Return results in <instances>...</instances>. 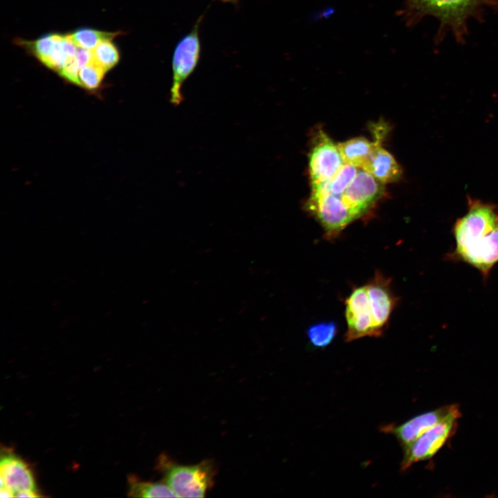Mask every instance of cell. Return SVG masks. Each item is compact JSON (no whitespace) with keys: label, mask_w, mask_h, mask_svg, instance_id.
Listing matches in <instances>:
<instances>
[{"label":"cell","mask_w":498,"mask_h":498,"mask_svg":"<svg viewBox=\"0 0 498 498\" xmlns=\"http://www.w3.org/2000/svg\"><path fill=\"white\" fill-rule=\"evenodd\" d=\"M449 257L468 264L486 279L498 263V206L469 200L468 212L454 223Z\"/></svg>","instance_id":"6da1fadb"},{"label":"cell","mask_w":498,"mask_h":498,"mask_svg":"<svg viewBox=\"0 0 498 498\" xmlns=\"http://www.w3.org/2000/svg\"><path fill=\"white\" fill-rule=\"evenodd\" d=\"M487 9H498V0H405L400 15L409 26L425 17L439 22L438 35L450 33L464 42L470 19H481Z\"/></svg>","instance_id":"7a4b0ae2"},{"label":"cell","mask_w":498,"mask_h":498,"mask_svg":"<svg viewBox=\"0 0 498 498\" xmlns=\"http://www.w3.org/2000/svg\"><path fill=\"white\" fill-rule=\"evenodd\" d=\"M158 465L165 483L178 497H203L214 483L216 470L210 460L196 465H183L163 454Z\"/></svg>","instance_id":"3957f363"},{"label":"cell","mask_w":498,"mask_h":498,"mask_svg":"<svg viewBox=\"0 0 498 498\" xmlns=\"http://www.w3.org/2000/svg\"><path fill=\"white\" fill-rule=\"evenodd\" d=\"M461 416L459 405L454 404L444 418L404 448L400 471L404 472L414 463L433 458L456 432Z\"/></svg>","instance_id":"277c9868"},{"label":"cell","mask_w":498,"mask_h":498,"mask_svg":"<svg viewBox=\"0 0 498 498\" xmlns=\"http://www.w3.org/2000/svg\"><path fill=\"white\" fill-rule=\"evenodd\" d=\"M306 207L320 223L327 238L336 237L356 220L341 196L330 193L324 183L311 187V194Z\"/></svg>","instance_id":"5b68a950"},{"label":"cell","mask_w":498,"mask_h":498,"mask_svg":"<svg viewBox=\"0 0 498 498\" xmlns=\"http://www.w3.org/2000/svg\"><path fill=\"white\" fill-rule=\"evenodd\" d=\"M201 19H199L192 30L179 41L173 53L170 102L175 106L183 101V84L193 73L199 61L201 43L199 30Z\"/></svg>","instance_id":"8992f818"},{"label":"cell","mask_w":498,"mask_h":498,"mask_svg":"<svg viewBox=\"0 0 498 498\" xmlns=\"http://www.w3.org/2000/svg\"><path fill=\"white\" fill-rule=\"evenodd\" d=\"M308 157L311 187L329 181L344 164L338 144L322 131H319L314 138Z\"/></svg>","instance_id":"52a82bcc"},{"label":"cell","mask_w":498,"mask_h":498,"mask_svg":"<svg viewBox=\"0 0 498 498\" xmlns=\"http://www.w3.org/2000/svg\"><path fill=\"white\" fill-rule=\"evenodd\" d=\"M345 317L347 342L364 337H376L367 285L354 288L347 298Z\"/></svg>","instance_id":"ba28073f"},{"label":"cell","mask_w":498,"mask_h":498,"mask_svg":"<svg viewBox=\"0 0 498 498\" xmlns=\"http://www.w3.org/2000/svg\"><path fill=\"white\" fill-rule=\"evenodd\" d=\"M383 192V183L367 171L359 168L341 197L357 219L372 208Z\"/></svg>","instance_id":"9c48e42d"},{"label":"cell","mask_w":498,"mask_h":498,"mask_svg":"<svg viewBox=\"0 0 498 498\" xmlns=\"http://www.w3.org/2000/svg\"><path fill=\"white\" fill-rule=\"evenodd\" d=\"M367 285L376 337L382 335L397 303L390 280L380 272Z\"/></svg>","instance_id":"30bf717a"},{"label":"cell","mask_w":498,"mask_h":498,"mask_svg":"<svg viewBox=\"0 0 498 498\" xmlns=\"http://www.w3.org/2000/svg\"><path fill=\"white\" fill-rule=\"evenodd\" d=\"M453 406L454 404L441 406L414 416L401 424L383 425L380 430L393 435L404 448L444 418Z\"/></svg>","instance_id":"8fae6325"},{"label":"cell","mask_w":498,"mask_h":498,"mask_svg":"<svg viewBox=\"0 0 498 498\" xmlns=\"http://www.w3.org/2000/svg\"><path fill=\"white\" fill-rule=\"evenodd\" d=\"M0 476L1 488H8L14 495L24 491L37 490L29 465L13 454L9 453L1 456Z\"/></svg>","instance_id":"7c38bea8"},{"label":"cell","mask_w":498,"mask_h":498,"mask_svg":"<svg viewBox=\"0 0 498 498\" xmlns=\"http://www.w3.org/2000/svg\"><path fill=\"white\" fill-rule=\"evenodd\" d=\"M385 129L382 126L380 130L375 127L374 141H370L364 137H358L338 143V147L344 163L363 169L370 160L376 148L382 144V140L386 133Z\"/></svg>","instance_id":"4fadbf2b"},{"label":"cell","mask_w":498,"mask_h":498,"mask_svg":"<svg viewBox=\"0 0 498 498\" xmlns=\"http://www.w3.org/2000/svg\"><path fill=\"white\" fill-rule=\"evenodd\" d=\"M382 183L397 181L402 176V169L394 157L379 145L363 168Z\"/></svg>","instance_id":"5bb4252c"},{"label":"cell","mask_w":498,"mask_h":498,"mask_svg":"<svg viewBox=\"0 0 498 498\" xmlns=\"http://www.w3.org/2000/svg\"><path fill=\"white\" fill-rule=\"evenodd\" d=\"M129 495L136 497H176L177 495L165 483L140 481L134 477L129 479Z\"/></svg>","instance_id":"9a60e30c"},{"label":"cell","mask_w":498,"mask_h":498,"mask_svg":"<svg viewBox=\"0 0 498 498\" xmlns=\"http://www.w3.org/2000/svg\"><path fill=\"white\" fill-rule=\"evenodd\" d=\"M119 34L120 33H108L91 28H80L67 35L76 46L91 50L100 42L112 40Z\"/></svg>","instance_id":"2e32d148"},{"label":"cell","mask_w":498,"mask_h":498,"mask_svg":"<svg viewBox=\"0 0 498 498\" xmlns=\"http://www.w3.org/2000/svg\"><path fill=\"white\" fill-rule=\"evenodd\" d=\"M91 53L92 60L107 71L116 66L120 59L119 52L111 39L100 42Z\"/></svg>","instance_id":"e0dca14e"},{"label":"cell","mask_w":498,"mask_h":498,"mask_svg":"<svg viewBox=\"0 0 498 498\" xmlns=\"http://www.w3.org/2000/svg\"><path fill=\"white\" fill-rule=\"evenodd\" d=\"M337 331L335 322H320L309 327L307 335L310 343L315 347L324 348L332 342Z\"/></svg>","instance_id":"ac0fdd59"},{"label":"cell","mask_w":498,"mask_h":498,"mask_svg":"<svg viewBox=\"0 0 498 498\" xmlns=\"http://www.w3.org/2000/svg\"><path fill=\"white\" fill-rule=\"evenodd\" d=\"M358 171V168L344 163L327 182L324 183L326 190L331 194L341 196L351 183Z\"/></svg>","instance_id":"d6986e66"},{"label":"cell","mask_w":498,"mask_h":498,"mask_svg":"<svg viewBox=\"0 0 498 498\" xmlns=\"http://www.w3.org/2000/svg\"><path fill=\"white\" fill-rule=\"evenodd\" d=\"M57 35V33L48 34L35 41L21 39L19 44L45 64L54 48Z\"/></svg>","instance_id":"ffe728a7"},{"label":"cell","mask_w":498,"mask_h":498,"mask_svg":"<svg viewBox=\"0 0 498 498\" xmlns=\"http://www.w3.org/2000/svg\"><path fill=\"white\" fill-rule=\"evenodd\" d=\"M106 72V70L92 60L80 68L78 85L89 90L96 89L101 84Z\"/></svg>","instance_id":"44dd1931"},{"label":"cell","mask_w":498,"mask_h":498,"mask_svg":"<svg viewBox=\"0 0 498 498\" xmlns=\"http://www.w3.org/2000/svg\"><path fill=\"white\" fill-rule=\"evenodd\" d=\"M81 66L75 56L70 60L59 72L60 75L68 81L78 84V74Z\"/></svg>","instance_id":"7402d4cb"},{"label":"cell","mask_w":498,"mask_h":498,"mask_svg":"<svg viewBox=\"0 0 498 498\" xmlns=\"http://www.w3.org/2000/svg\"><path fill=\"white\" fill-rule=\"evenodd\" d=\"M15 497H39L41 495L37 492V490H28L17 492L15 495Z\"/></svg>","instance_id":"603a6c76"},{"label":"cell","mask_w":498,"mask_h":498,"mask_svg":"<svg viewBox=\"0 0 498 498\" xmlns=\"http://www.w3.org/2000/svg\"><path fill=\"white\" fill-rule=\"evenodd\" d=\"M15 497L14 493L8 488L6 487H2L0 490V497L1 498H7V497Z\"/></svg>","instance_id":"cb8c5ba5"},{"label":"cell","mask_w":498,"mask_h":498,"mask_svg":"<svg viewBox=\"0 0 498 498\" xmlns=\"http://www.w3.org/2000/svg\"><path fill=\"white\" fill-rule=\"evenodd\" d=\"M220 1H224V2H231V3H232V2L236 1L237 0H220Z\"/></svg>","instance_id":"d4e9b609"}]
</instances>
